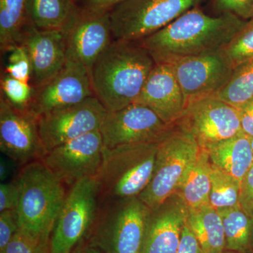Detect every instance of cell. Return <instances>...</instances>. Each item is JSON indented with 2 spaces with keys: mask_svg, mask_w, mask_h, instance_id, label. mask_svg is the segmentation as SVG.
Returning a JSON list of instances; mask_svg holds the SVG:
<instances>
[{
  "mask_svg": "<svg viewBox=\"0 0 253 253\" xmlns=\"http://www.w3.org/2000/svg\"><path fill=\"white\" fill-rule=\"evenodd\" d=\"M246 21L230 13L208 14L198 6L139 42L156 63H173L224 49Z\"/></svg>",
  "mask_w": 253,
  "mask_h": 253,
  "instance_id": "1",
  "label": "cell"
},
{
  "mask_svg": "<svg viewBox=\"0 0 253 253\" xmlns=\"http://www.w3.org/2000/svg\"><path fill=\"white\" fill-rule=\"evenodd\" d=\"M155 66L139 41L113 40L89 71L94 96L107 111L134 104Z\"/></svg>",
  "mask_w": 253,
  "mask_h": 253,
  "instance_id": "2",
  "label": "cell"
},
{
  "mask_svg": "<svg viewBox=\"0 0 253 253\" xmlns=\"http://www.w3.org/2000/svg\"><path fill=\"white\" fill-rule=\"evenodd\" d=\"M16 180L19 230L38 244H47L67 194L64 185L42 161L23 166Z\"/></svg>",
  "mask_w": 253,
  "mask_h": 253,
  "instance_id": "3",
  "label": "cell"
},
{
  "mask_svg": "<svg viewBox=\"0 0 253 253\" xmlns=\"http://www.w3.org/2000/svg\"><path fill=\"white\" fill-rule=\"evenodd\" d=\"M158 143L123 145L104 149L96 177L99 199L139 197L154 174Z\"/></svg>",
  "mask_w": 253,
  "mask_h": 253,
  "instance_id": "4",
  "label": "cell"
},
{
  "mask_svg": "<svg viewBox=\"0 0 253 253\" xmlns=\"http://www.w3.org/2000/svg\"><path fill=\"white\" fill-rule=\"evenodd\" d=\"M200 149L194 138L175 124L158 142L154 174L139 199L154 211L176 194Z\"/></svg>",
  "mask_w": 253,
  "mask_h": 253,
  "instance_id": "5",
  "label": "cell"
},
{
  "mask_svg": "<svg viewBox=\"0 0 253 253\" xmlns=\"http://www.w3.org/2000/svg\"><path fill=\"white\" fill-rule=\"evenodd\" d=\"M114 201L101 213L91 244L103 253H141L152 211L139 197Z\"/></svg>",
  "mask_w": 253,
  "mask_h": 253,
  "instance_id": "6",
  "label": "cell"
},
{
  "mask_svg": "<svg viewBox=\"0 0 253 253\" xmlns=\"http://www.w3.org/2000/svg\"><path fill=\"white\" fill-rule=\"evenodd\" d=\"M206 0H126L109 12L113 40L139 41Z\"/></svg>",
  "mask_w": 253,
  "mask_h": 253,
  "instance_id": "7",
  "label": "cell"
},
{
  "mask_svg": "<svg viewBox=\"0 0 253 253\" xmlns=\"http://www.w3.org/2000/svg\"><path fill=\"white\" fill-rule=\"evenodd\" d=\"M99 199L95 176L71 187L50 236L49 253H73L96 221Z\"/></svg>",
  "mask_w": 253,
  "mask_h": 253,
  "instance_id": "8",
  "label": "cell"
},
{
  "mask_svg": "<svg viewBox=\"0 0 253 253\" xmlns=\"http://www.w3.org/2000/svg\"><path fill=\"white\" fill-rule=\"evenodd\" d=\"M176 124L207 151L243 131L240 110L214 96L190 101Z\"/></svg>",
  "mask_w": 253,
  "mask_h": 253,
  "instance_id": "9",
  "label": "cell"
},
{
  "mask_svg": "<svg viewBox=\"0 0 253 253\" xmlns=\"http://www.w3.org/2000/svg\"><path fill=\"white\" fill-rule=\"evenodd\" d=\"M107 111L93 96L79 104L60 108L37 117L46 154L79 136L100 130Z\"/></svg>",
  "mask_w": 253,
  "mask_h": 253,
  "instance_id": "10",
  "label": "cell"
},
{
  "mask_svg": "<svg viewBox=\"0 0 253 253\" xmlns=\"http://www.w3.org/2000/svg\"><path fill=\"white\" fill-rule=\"evenodd\" d=\"M100 130L79 136L48 151L42 161L63 184L72 187L99 172L104 154Z\"/></svg>",
  "mask_w": 253,
  "mask_h": 253,
  "instance_id": "11",
  "label": "cell"
},
{
  "mask_svg": "<svg viewBox=\"0 0 253 253\" xmlns=\"http://www.w3.org/2000/svg\"><path fill=\"white\" fill-rule=\"evenodd\" d=\"M172 126L163 123L149 108L134 103L118 111H107L100 132L104 148L112 149L123 145L158 143Z\"/></svg>",
  "mask_w": 253,
  "mask_h": 253,
  "instance_id": "12",
  "label": "cell"
},
{
  "mask_svg": "<svg viewBox=\"0 0 253 253\" xmlns=\"http://www.w3.org/2000/svg\"><path fill=\"white\" fill-rule=\"evenodd\" d=\"M171 64L187 104L200 98L215 96L234 70L223 49L184 58Z\"/></svg>",
  "mask_w": 253,
  "mask_h": 253,
  "instance_id": "13",
  "label": "cell"
},
{
  "mask_svg": "<svg viewBox=\"0 0 253 253\" xmlns=\"http://www.w3.org/2000/svg\"><path fill=\"white\" fill-rule=\"evenodd\" d=\"M0 149L3 155L21 166L42 161L46 154L36 116L16 109L1 94Z\"/></svg>",
  "mask_w": 253,
  "mask_h": 253,
  "instance_id": "14",
  "label": "cell"
},
{
  "mask_svg": "<svg viewBox=\"0 0 253 253\" xmlns=\"http://www.w3.org/2000/svg\"><path fill=\"white\" fill-rule=\"evenodd\" d=\"M93 96L89 70L81 64L67 61L54 77L35 88L28 111L37 118L52 110L79 104Z\"/></svg>",
  "mask_w": 253,
  "mask_h": 253,
  "instance_id": "15",
  "label": "cell"
},
{
  "mask_svg": "<svg viewBox=\"0 0 253 253\" xmlns=\"http://www.w3.org/2000/svg\"><path fill=\"white\" fill-rule=\"evenodd\" d=\"M113 41L109 13L80 11L76 21L65 32L67 61L81 64L90 71Z\"/></svg>",
  "mask_w": 253,
  "mask_h": 253,
  "instance_id": "16",
  "label": "cell"
},
{
  "mask_svg": "<svg viewBox=\"0 0 253 253\" xmlns=\"http://www.w3.org/2000/svg\"><path fill=\"white\" fill-rule=\"evenodd\" d=\"M18 44L24 46L29 54L31 84L34 88L45 84L67 63L64 32L39 29L28 21Z\"/></svg>",
  "mask_w": 253,
  "mask_h": 253,
  "instance_id": "17",
  "label": "cell"
},
{
  "mask_svg": "<svg viewBox=\"0 0 253 253\" xmlns=\"http://www.w3.org/2000/svg\"><path fill=\"white\" fill-rule=\"evenodd\" d=\"M149 108L169 126L185 111L186 100L171 63H156L135 102Z\"/></svg>",
  "mask_w": 253,
  "mask_h": 253,
  "instance_id": "18",
  "label": "cell"
},
{
  "mask_svg": "<svg viewBox=\"0 0 253 253\" xmlns=\"http://www.w3.org/2000/svg\"><path fill=\"white\" fill-rule=\"evenodd\" d=\"M188 213L179 198L152 211L141 253H176Z\"/></svg>",
  "mask_w": 253,
  "mask_h": 253,
  "instance_id": "19",
  "label": "cell"
},
{
  "mask_svg": "<svg viewBox=\"0 0 253 253\" xmlns=\"http://www.w3.org/2000/svg\"><path fill=\"white\" fill-rule=\"evenodd\" d=\"M212 164L241 183L253 165L251 138L240 133L208 150Z\"/></svg>",
  "mask_w": 253,
  "mask_h": 253,
  "instance_id": "20",
  "label": "cell"
},
{
  "mask_svg": "<svg viewBox=\"0 0 253 253\" xmlns=\"http://www.w3.org/2000/svg\"><path fill=\"white\" fill-rule=\"evenodd\" d=\"M211 171L212 163L208 151L201 149L186 170L175 194L188 211L210 206Z\"/></svg>",
  "mask_w": 253,
  "mask_h": 253,
  "instance_id": "21",
  "label": "cell"
},
{
  "mask_svg": "<svg viewBox=\"0 0 253 253\" xmlns=\"http://www.w3.org/2000/svg\"><path fill=\"white\" fill-rule=\"evenodd\" d=\"M80 10L73 0H27L28 22L41 30L66 32Z\"/></svg>",
  "mask_w": 253,
  "mask_h": 253,
  "instance_id": "22",
  "label": "cell"
},
{
  "mask_svg": "<svg viewBox=\"0 0 253 253\" xmlns=\"http://www.w3.org/2000/svg\"><path fill=\"white\" fill-rule=\"evenodd\" d=\"M188 211V224L199 241L202 253H224V226L217 210L207 206Z\"/></svg>",
  "mask_w": 253,
  "mask_h": 253,
  "instance_id": "23",
  "label": "cell"
},
{
  "mask_svg": "<svg viewBox=\"0 0 253 253\" xmlns=\"http://www.w3.org/2000/svg\"><path fill=\"white\" fill-rule=\"evenodd\" d=\"M224 226L225 251L253 253V219L240 206L218 210Z\"/></svg>",
  "mask_w": 253,
  "mask_h": 253,
  "instance_id": "24",
  "label": "cell"
},
{
  "mask_svg": "<svg viewBox=\"0 0 253 253\" xmlns=\"http://www.w3.org/2000/svg\"><path fill=\"white\" fill-rule=\"evenodd\" d=\"M27 0H0V49L7 52L18 44L21 32L28 23Z\"/></svg>",
  "mask_w": 253,
  "mask_h": 253,
  "instance_id": "25",
  "label": "cell"
},
{
  "mask_svg": "<svg viewBox=\"0 0 253 253\" xmlns=\"http://www.w3.org/2000/svg\"><path fill=\"white\" fill-rule=\"evenodd\" d=\"M215 96L239 110L253 102V61L234 68L229 81Z\"/></svg>",
  "mask_w": 253,
  "mask_h": 253,
  "instance_id": "26",
  "label": "cell"
},
{
  "mask_svg": "<svg viewBox=\"0 0 253 253\" xmlns=\"http://www.w3.org/2000/svg\"><path fill=\"white\" fill-rule=\"evenodd\" d=\"M240 191L237 179L212 164L210 206L217 211L239 206Z\"/></svg>",
  "mask_w": 253,
  "mask_h": 253,
  "instance_id": "27",
  "label": "cell"
},
{
  "mask_svg": "<svg viewBox=\"0 0 253 253\" xmlns=\"http://www.w3.org/2000/svg\"><path fill=\"white\" fill-rule=\"evenodd\" d=\"M223 49L234 68L253 61V18L246 21Z\"/></svg>",
  "mask_w": 253,
  "mask_h": 253,
  "instance_id": "28",
  "label": "cell"
},
{
  "mask_svg": "<svg viewBox=\"0 0 253 253\" xmlns=\"http://www.w3.org/2000/svg\"><path fill=\"white\" fill-rule=\"evenodd\" d=\"M1 95L21 111H28L31 106L35 88L30 83L19 81L4 72L1 79Z\"/></svg>",
  "mask_w": 253,
  "mask_h": 253,
  "instance_id": "29",
  "label": "cell"
},
{
  "mask_svg": "<svg viewBox=\"0 0 253 253\" xmlns=\"http://www.w3.org/2000/svg\"><path fill=\"white\" fill-rule=\"evenodd\" d=\"M7 65L5 73L11 77L31 84L32 64L27 50L22 44H17L7 51Z\"/></svg>",
  "mask_w": 253,
  "mask_h": 253,
  "instance_id": "30",
  "label": "cell"
},
{
  "mask_svg": "<svg viewBox=\"0 0 253 253\" xmlns=\"http://www.w3.org/2000/svg\"><path fill=\"white\" fill-rule=\"evenodd\" d=\"M211 4L215 14L230 13L246 21L253 18V0H212Z\"/></svg>",
  "mask_w": 253,
  "mask_h": 253,
  "instance_id": "31",
  "label": "cell"
},
{
  "mask_svg": "<svg viewBox=\"0 0 253 253\" xmlns=\"http://www.w3.org/2000/svg\"><path fill=\"white\" fill-rule=\"evenodd\" d=\"M18 229L16 210L0 212V253L4 251Z\"/></svg>",
  "mask_w": 253,
  "mask_h": 253,
  "instance_id": "32",
  "label": "cell"
},
{
  "mask_svg": "<svg viewBox=\"0 0 253 253\" xmlns=\"http://www.w3.org/2000/svg\"><path fill=\"white\" fill-rule=\"evenodd\" d=\"M81 12L89 14L109 13L117 5L126 0H73Z\"/></svg>",
  "mask_w": 253,
  "mask_h": 253,
  "instance_id": "33",
  "label": "cell"
},
{
  "mask_svg": "<svg viewBox=\"0 0 253 253\" xmlns=\"http://www.w3.org/2000/svg\"><path fill=\"white\" fill-rule=\"evenodd\" d=\"M19 190L17 180L6 181L0 184V212L9 210H16Z\"/></svg>",
  "mask_w": 253,
  "mask_h": 253,
  "instance_id": "34",
  "label": "cell"
},
{
  "mask_svg": "<svg viewBox=\"0 0 253 253\" xmlns=\"http://www.w3.org/2000/svg\"><path fill=\"white\" fill-rule=\"evenodd\" d=\"M239 206L253 219V165L241 181Z\"/></svg>",
  "mask_w": 253,
  "mask_h": 253,
  "instance_id": "35",
  "label": "cell"
},
{
  "mask_svg": "<svg viewBox=\"0 0 253 253\" xmlns=\"http://www.w3.org/2000/svg\"><path fill=\"white\" fill-rule=\"evenodd\" d=\"M38 243L18 229L1 253H35Z\"/></svg>",
  "mask_w": 253,
  "mask_h": 253,
  "instance_id": "36",
  "label": "cell"
},
{
  "mask_svg": "<svg viewBox=\"0 0 253 253\" xmlns=\"http://www.w3.org/2000/svg\"><path fill=\"white\" fill-rule=\"evenodd\" d=\"M176 253H202L201 246L188 224L187 219L183 228L180 243Z\"/></svg>",
  "mask_w": 253,
  "mask_h": 253,
  "instance_id": "37",
  "label": "cell"
},
{
  "mask_svg": "<svg viewBox=\"0 0 253 253\" xmlns=\"http://www.w3.org/2000/svg\"><path fill=\"white\" fill-rule=\"evenodd\" d=\"M241 124L243 132L253 138V102L240 110Z\"/></svg>",
  "mask_w": 253,
  "mask_h": 253,
  "instance_id": "38",
  "label": "cell"
},
{
  "mask_svg": "<svg viewBox=\"0 0 253 253\" xmlns=\"http://www.w3.org/2000/svg\"><path fill=\"white\" fill-rule=\"evenodd\" d=\"M17 163L14 160L4 156L0 158V181L1 183L9 181V179L14 174Z\"/></svg>",
  "mask_w": 253,
  "mask_h": 253,
  "instance_id": "39",
  "label": "cell"
},
{
  "mask_svg": "<svg viewBox=\"0 0 253 253\" xmlns=\"http://www.w3.org/2000/svg\"><path fill=\"white\" fill-rule=\"evenodd\" d=\"M72 253H103L102 251L91 244L90 242L87 243V244L78 245L77 247L75 249L74 251H73Z\"/></svg>",
  "mask_w": 253,
  "mask_h": 253,
  "instance_id": "40",
  "label": "cell"
},
{
  "mask_svg": "<svg viewBox=\"0 0 253 253\" xmlns=\"http://www.w3.org/2000/svg\"><path fill=\"white\" fill-rule=\"evenodd\" d=\"M35 253H49V243L38 244Z\"/></svg>",
  "mask_w": 253,
  "mask_h": 253,
  "instance_id": "41",
  "label": "cell"
},
{
  "mask_svg": "<svg viewBox=\"0 0 253 253\" xmlns=\"http://www.w3.org/2000/svg\"><path fill=\"white\" fill-rule=\"evenodd\" d=\"M251 146H252V149L253 151V138H251Z\"/></svg>",
  "mask_w": 253,
  "mask_h": 253,
  "instance_id": "42",
  "label": "cell"
},
{
  "mask_svg": "<svg viewBox=\"0 0 253 253\" xmlns=\"http://www.w3.org/2000/svg\"><path fill=\"white\" fill-rule=\"evenodd\" d=\"M222 253H234L229 252V251H224V252Z\"/></svg>",
  "mask_w": 253,
  "mask_h": 253,
  "instance_id": "43",
  "label": "cell"
}]
</instances>
